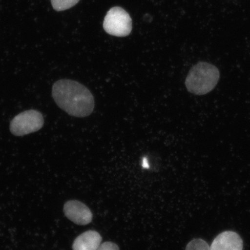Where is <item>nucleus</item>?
Returning a JSON list of instances; mask_svg holds the SVG:
<instances>
[{
    "instance_id": "f257e3e1",
    "label": "nucleus",
    "mask_w": 250,
    "mask_h": 250,
    "mask_svg": "<svg viewBox=\"0 0 250 250\" xmlns=\"http://www.w3.org/2000/svg\"><path fill=\"white\" fill-rule=\"evenodd\" d=\"M52 96L56 104L62 110L75 117L89 116L95 107L91 92L77 81L61 80L52 87Z\"/></svg>"
},
{
    "instance_id": "f03ea898",
    "label": "nucleus",
    "mask_w": 250,
    "mask_h": 250,
    "mask_svg": "<svg viewBox=\"0 0 250 250\" xmlns=\"http://www.w3.org/2000/svg\"><path fill=\"white\" fill-rule=\"evenodd\" d=\"M218 68L207 62H201L190 68L186 80V86L190 93L206 95L214 88L220 79Z\"/></svg>"
},
{
    "instance_id": "7ed1b4c3",
    "label": "nucleus",
    "mask_w": 250,
    "mask_h": 250,
    "mask_svg": "<svg viewBox=\"0 0 250 250\" xmlns=\"http://www.w3.org/2000/svg\"><path fill=\"white\" fill-rule=\"evenodd\" d=\"M103 27L111 36L126 37L129 35L132 30V19L123 8H112L105 17Z\"/></svg>"
},
{
    "instance_id": "20e7f679",
    "label": "nucleus",
    "mask_w": 250,
    "mask_h": 250,
    "mask_svg": "<svg viewBox=\"0 0 250 250\" xmlns=\"http://www.w3.org/2000/svg\"><path fill=\"white\" fill-rule=\"evenodd\" d=\"M43 123L42 114L38 111L31 109L21 112L12 120L11 132L17 136L26 135L39 130Z\"/></svg>"
},
{
    "instance_id": "39448f33",
    "label": "nucleus",
    "mask_w": 250,
    "mask_h": 250,
    "mask_svg": "<svg viewBox=\"0 0 250 250\" xmlns=\"http://www.w3.org/2000/svg\"><path fill=\"white\" fill-rule=\"evenodd\" d=\"M64 212L65 216L75 224L85 226L91 223L93 215L91 211L82 202L70 201L65 203Z\"/></svg>"
},
{
    "instance_id": "423d86ee",
    "label": "nucleus",
    "mask_w": 250,
    "mask_h": 250,
    "mask_svg": "<svg viewBox=\"0 0 250 250\" xmlns=\"http://www.w3.org/2000/svg\"><path fill=\"white\" fill-rule=\"evenodd\" d=\"M243 242L239 234L233 231H226L215 237L210 250H243Z\"/></svg>"
},
{
    "instance_id": "0eeeda50",
    "label": "nucleus",
    "mask_w": 250,
    "mask_h": 250,
    "mask_svg": "<svg viewBox=\"0 0 250 250\" xmlns=\"http://www.w3.org/2000/svg\"><path fill=\"white\" fill-rule=\"evenodd\" d=\"M101 234L94 230L86 231L75 239L73 250H97L101 245Z\"/></svg>"
},
{
    "instance_id": "6e6552de",
    "label": "nucleus",
    "mask_w": 250,
    "mask_h": 250,
    "mask_svg": "<svg viewBox=\"0 0 250 250\" xmlns=\"http://www.w3.org/2000/svg\"><path fill=\"white\" fill-rule=\"evenodd\" d=\"M80 0H51L53 8L57 11H62L71 8L76 5Z\"/></svg>"
},
{
    "instance_id": "1a4fd4ad",
    "label": "nucleus",
    "mask_w": 250,
    "mask_h": 250,
    "mask_svg": "<svg viewBox=\"0 0 250 250\" xmlns=\"http://www.w3.org/2000/svg\"><path fill=\"white\" fill-rule=\"evenodd\" d=\"M186 250H210V248L204 240L195 239L188 244Z\"/></svg>"
},
{
    "instance_id": "9d476101",
    "label": "nucleus",
    "mask_w": 250,
    "mask_h": 250,
    "mask_svg": "<svg viewBox=\"0 0 250 250\" xmlns=\"http://www.w3.org/2000/svg\"><path fill=\"white\" fill-rule=\"evenodd\" d=\"M97 250H120V249L116 244L108 242L101 244Z\"/></svg>"
},
{
    "instance_id": "9b49d317",
    "label": "nucleus",
    "mask_w": 250,
    "mask_h": 250,
    "mask_svg": "<svg viewBox=\"0 0 250 250\" xmlns=\"http://www.w3.org/2000/svg\"><path fill=\"white\" fill-rule=\"evenodd\" d=\"M148 159H146V158H144L143 159V163H142V166H143V168H149V165L148 163Z\"/></svg>"
}]
</instances>
